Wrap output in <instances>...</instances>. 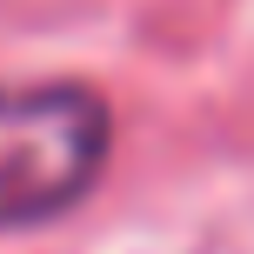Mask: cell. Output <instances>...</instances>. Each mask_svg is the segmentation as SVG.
<instances>
[{"mask_svg": "<svg viewBox=\"0 0 254 254\" xmlns=\"http://www.w3.org/2000/svg\"><path fill=\"white\" fill-rule=\"evenodd\" d=\"M107 161V107L80 80L0 87V228L54 221Z\"/></svg>", "mask_w": 254, "mask_h": 254, "instance_id": "1", "label": "cell"}]
</instances>
